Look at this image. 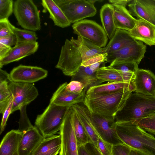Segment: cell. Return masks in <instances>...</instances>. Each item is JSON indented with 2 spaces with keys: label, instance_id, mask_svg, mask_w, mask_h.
<instances>
[{
  "label": "cell",
  "instance_id": "obj_32",
  "mask_svg": "<svg viewBox=\"0 0 155 155\" xmlns=\"http://www.w3.org/2000/svg\"><path fill=\"white\" fill-rule=\"evenodd\" d=\"M12 95L9 90L7 80H0V113L3 114Z\"/></svg>",
  "mask_w": 155,
  "mask_h": 155
},
{
  "label": "cell",
  "instance_id": "obj_25",
  "mask_svg": "<svg viewBox=\"0 0 155 155\" xmlns=\"http://www.w3.org/2000/svg\"><path fill=\"white\" fill-rule=\"evenodd\" d=\"M113 5L114 8V18L116 28L129 31L134 27L137 19L130 14L126 7Z\"/></svg>",
  "mask_w": 155,
  "mask_h": 155
},
{
  "label": "cell",
  "instance_id": "obj_34",
  "mask_svg": "<svg viewBox=\"0 0 155 155\" xmlns=\"http://www.w3.org/2000/svg\"><path fill=\"white\" fill-rule=\"evenodd\" d=\"M70 40L78 46L82 57V62L98 55L94 53L90 48L83 43L81 40L79 36H78L77 39H75L72 37Z\"/></svg>",
  "mask_w": 155,
  "mask_h": 155
},
{
  "label": "cell",
  "instance_id": "obj_1",
  "mask_svg": "<svg viewBox=\"0 0 155 155\" xmlns=\"http://www.w3.org/2000/svg\"><path fill=\"white\" fill-rule=\"evenodd\" d=\"M116 132L121 141L134 150L147 155H155V137L131 122L117 123Z\"/></svg>",
  "mask_w": 155,
  "mask_h": 155
},
{
  "label": "cell",
  "instance_id": "obj_49",
  "mask_svg": "<svg viewBox=\"0 0 155 155\" xmlns=\"http://www.w3.org/2000/svg\"><path fill=\"white\" fill-rule=\"evenodd\" d=\"M102 63V62H98L89 66L93 71L96 72L99 69L100 65Z\"/></svg>",
  "mask_w": 155,
  "mask_h": 155
},
{
  "label": "cell",
  "instance_id": "obj_24",
  "mask_svg": "<svg viewBox=\"0 0 155 155\" xmlns=\"http://www.w3.org/2000/svg\"><path fill=\"white\" fill-rule=\"evenodd\" d=\"M135 40L129 31L116 29L107 45L104 48V53L107 54L117 51L130 44Z\"/></svg>",
  "mask_w": 155,
  "mask_h": 155
},
{
  "label": "cell",
  "instance_id": "obj_27",
  "mask_svg": "<svg viewBox=\"0 0 155 155\" xmlns=\"http://www.w3.org/2000/svg\"><path fill=\"white\" fill-rule=\"evenodd\" d=\"M61 146L60 134L44 138L32 155H57Z\"/></svg>",
  "mask_w": 155,
  "mask_h": 155
},
{
  "label": "cell",
  "instance_id": "obj_51",
  "mask_svg": "<svg viewBox=\"0 0 155 155\" xmlns=\"http://www.w3.org/2000/svg\"><path fill=\"white\" fill-rule=\"evenodd\" d=\"M87 1L90 3L94 5L96 2H102L103 1V0H87Z\"/></svg>",
  "mask_w": 155,
  "mask_h": 155
},
{
  "label": "cell",
  "instance_id": "obj_37",
  "mask_svg": "<svg viewBox=\"0 0 155 155\" xmlns=\"http://www.w3.org/2000/svg\"><path fill=\"white\" fill-rule=\"evenodd\" d=\"M26 107L27 106H25L20 110V117L18 130L22 132L26 130L32 126L27 115L26 110Z\"/></svg>",
  "mask_w": 155,
  "mask_h": 155
},
{
  "label": "cell",
  "instance_id": "obj_11",
  "mask_svg": "<svg viewBox=\"0 0 155 155\" xmlns=\"http://www.w3.org/2000/svg\"><path fill=\"white\" fill-rule=\"evenodd\" d=\"M89 111L92 124L99 137L113 145L123 143L117 135V124L114 118Z\"/></svg>",
  "mask_w": 155,
  "mask_h": 155
},
{
  "label": "cell",
  "instance_id": "obj_47",
  "mask_svg": "<svg viewBox=\"0 0 155 155\" xmlns=\"http://www.w3.org/2000/svg\"><path fill=\"white\" fill-rule=\"evenodd\" d=\"M132 0H109V2L112 5H116L126 7Z\"/></svg>",
  "mask_w": 155,
  "mask_h": 155
},
{
  "label": "cell",
  "instance_id": "obj_12",
  "mask_svg": "<svg viewBox=\"0 0 155 155\" xmlns=\"http://www.w3.org/2000/svg\"><path fill=\"white\" fill-rule=\"evenodd\" d=\"M146 45L142 42L134 41L121 49L108 54L106 62L111 63L114 60L134 62L138 65L144 57Z\"/></svg>",
  "mask_w": 155,
  "mask_h": 155
},
{
  "label": "cell",
  "instance_id": "obj_39",
  "mask_svg": "<svg viewBox=\"0 0 155 155\" xmlns=\"http://www.w3.org/2000/svg\"><path fill=\"white\" fill-rule=\"evenodd\" d=\"M131 150L124 143L114 145L112 147V155H130Z\"/></svg>",
  "mask_w": 155,
  "mask_h": 155
},
{
  "label": "cell",
  "instance_id": "obj_13",
  "mask_svg": "<svg viewBox=\"0 0 155 155\" xmlns=\"http://www.w3.org/2000/svg\"><path fill=\"white\" fill-rule=\"evenodd\" d=\"M48 71L41 67L20 64L14 68L8 78L15 82L31 84L46 78Z\"/></svg>",
  "mask_w": 155,
  "mask_h": 155
},
{
  "label": "cell",
  "instance_id": "obj_17",
  "mask_svg": "<svg viewBox=\"0 0 155 155\" xmlns=\"http://www.w3.org/2000/svg\"><path fill=\"white\" fill-rule=\"evenodd\" d=\"M38 47V42H26L16 45L4 57L0 59V68L5 65L34 54Z\"/></svg>",
  "mask_w": 155,
  "mask_h": 155
},
{
  "label": "cell",
  "instance_id": "obj_10",
  "mask_svg": "<svg viewBox=\"0 0 155 155\" xmlns=\"http://www.w3.org/2000/svg\"><path fill=\"white\" fill-rule=\"evenodd\" d=\"M7 80L13 98L12 114L27 106L38 95L37 89L31 84L14 82L8 78Z\"/></svg>",
  "mask_w": 155,
  "mask_h": 155
},
{
  "label": "cell",
  "instance_id": "obj_3",
  "mask_svg": "<svg viewBox=\"0 0 155 155\" xmlns=\"http://www.w3.org/2000/svg\"><path fill=\"white\" fill-rule=\"evenodd\" d=\"M132 93L130 90H124L100 96L85 95L83 103L91 112L114 119Z\"/></svg>",
  "mask_w": 155,
  "mask_h": 155
},
{
  "label": "cell",
  "instance_id": "obj_18",
  "mask_svg": "<svg viewBox=\"0 0 155 155\" xmlns=\"http://www.w3.org/2000/svg\"><path fill=\"white\" fill-rule=\"evenodd\" d=\"M44 138L35 126L22 132L19 145V155H32Z\"/></svg>",
  "mask_w": 155,
  "mask_h": 155
},
{
  "label": "cell",
  "instance_id": "obj_35",
  "mask_svg": "<svg viewBox=\"0 0 155 155\" xmlns=\"http://www.w3.org/2000/svg\"><path fill=\"white\" fill-rule=\"evenodd\" d=\"M12 0H0V20L8 19L13 12Z\"/></svg>",
  "mask_w": 155,
  "mask_h": 155
},
{
  "label": "cell",
  "instance_id": "obj_16",
  "mask_svg": "<svg viewBox=\"0 0 155 155\" xmlns=\"http://www.w3.org/2000/svg\"><path fill=\"white\" fill-rule=\"evenodd\" d=\"M133 81L134 92L149 96H155V75L150 70L138 68Z\"/></svg>",
  "mask_w": 155,
  "mask_h": 155
},
{
  "label": "cell",
  "instance_id": "obj_14",
  "mask_svg": "<svg viewBox=\"0 0 155 155\" xmlns=\"http://www.w3.org/2000/svg\"><path fill=\"white\" fill-rule=\"evenodd\" d=\"M128 6L132 16L145 20L155 27V0H132Z\"/></svg>",
  "mask_w": 155,
  "mask_h": 155
},
{
  "label": "cell",
  "instance_id": "obj_33",
  "mask_svg": "<svg viewBox=\"0 0 155 155\" xmlns=\"http://www.w3.org/2000/svg\"><path fill=\"white\" fill-rule=\"evenodd\" d=\"M138 65L135 62L126 61H121L114 60L110 66L116 70L124 72L133 73L135 74L138 69Z\"/></svg>",
  "mask_w": 155,
  "mask_h": 155
},
{
  "label": "cell",
  "instance_id": "obj_23",
  "mask_svg": "<svg viewBox=\"0 0 155 155\" xmlns=\"http://www.w3.org/2000/svg\"><path fill=\"white\" fill-rule=\"evenodd\" d=\"M80 121L88 135L92 143L97 147L99 137L92 124L89 110L83 102L72 106Z\"/></svg>",
  "mask_w": 155,
  "mask_h": 155
},
{
  "label": "cell",
  "instance_id": "obj_44",
  "mask_svg": "<svg viewBox=\"0 0 155 155\" xmlns=\"http://www.w3.org/2000/svg\"><path fill=\"white\" fill-rule=\"evenodd\" d=\"M17 41V38L14 34L6 37H0V43L9 47L15 46Z\"/></svg>",
  "mask_w": 155,
  "mask_h": 155
},
{
  "label": "cell",
  "instance_id": "obj_38",
  "mask_svg": "<svg viewBox=\"0 0 155 155\" xmlns=\"http://www.w3.org/2000/svg\"><path fill=\"white\" fill-rule=\"evenodd\" d=\"M113 145L105 141L100 137H98L97 148L102 155H112Z\"/></svg>",
  "mask_w": 155,
  "mask_h": 155
},
{
  "label": "cell",
  "instance_id": "obj_48",
  "mask_svg": "<svg viewBox=\"0 0 155 155\" xmlns=\"http://www.w3.org/2000/svg\"><path fill=\"white\" fill-rule=\"evenodd\" d=\"M78 155H91L84 145L78 147Z\"/></svg>",
  "mask_w": 155,
  "mask_h": 155
},
{
  "label": "cell",
  "instance_id": "obj_50",
  "mask_svg": "<svg viewBox=\"0 0 155 155\" xmlns=\"http://www.w3.org/2000/svg\"><path fill=\"white\" fill-rule=\"evenodd\" d=\"M130 155H147L143 153L138 151L131 150L130 154Z\"/></svg>",
  "mask_w": 155,
  "mask_h": 155
},
{
  "label": "cell",
  "instance_id": "obj_6",
  "mask_svg": "<svg viewBox=\"0 0 155 155\" xmlns=\"http://www.w3.org/2000/svg\"><path fill=\"white\" fill-rule=\"evenodd\" d=\"M82 63V59L77 45L66 39L61 48L56 68L61 70L65 75L72 77L78 72Z\"/></svg>",
  "mask_w": 155,
  "mask_h": 155
},
{
  "label": "cell",
  "instance_id": "obj_30",
  "mask_svg": "<svg viewBox=\"0 0 155 155\" xmlns=\"http://www.w3.org/2000/svg\"><path fill=\"white\" fill-rule=\"evenodd\" d=\"M74 123L78 147L84 146L89 142H91L86 131L78 118L75 111Z\"/></svg>",
  "mask_w": 155,
  "mask_h": 155
},
{
  "label": "cell",
  "instance_id": "obj_22",
  "mask_svg": "<svg viewBox=\"0 0 155 155\" xmlns=\"http://www.w3.org/2000/svg\"><path fill=\"white\" fill-rule=\"evenodd\" d=\"M22 132L12 130L4 136L0 143V155H19V145Z\"/></svg>",
  "mask_w": 155,
  "mask_h": 155
},
{
  "label": "cell",
  "instance_id": "obj_43",
  "mask_svg": "<svg viewBox=\"0 0 155 155\" xmlns=\"http://www.w3.org/2000/svg\"><path fill=\"white\" fill-rule=\"evenodd\" d=\"M107 55V54L104 53L94 56L82 62L81 66L87 67L98 62H106Z\"/></svg>",
  "mask_w": 155,
  "mask_h": 155
},
{
  "label": "cell",
  "instance_id": "obj_8",
  "mask_svg": "<svg viewBox=\"0 0 155 155\" xmlns=\"http://www.w3.org/2000/svg\"><path fill=\"white\" fill-rule=\"evenodd\" d=\"M74 33L102 48L107 43L108 37L103 27L95 21L83 19L73 24Z\"/></svg>",
  "mask_w": 155,
  "mask_h": 155
},
{
  "label": "cell",
  "instance_id": "obj_29",
  "mask_svg": "<svg viewBox=\"0 0 155 155\" xmlns=\"http://www.w3.org/2000/svg\"><path fill=\"white\" fill-rule=\"evenodd\" d=\"M96 72L93 71L89 66H81L75 75L72 77L71 81H79L84 85L85 88L99 85L102 83L97 78Z\"/></svg>",
  "mask_w": 155,
  "mask_h": 155
},
{
  "label": "cell",
  "instance_id": "obj_42",
  "mask_svg": "<svg viewBox=\"0 0 155 155\" xmlns=\"http://www.w3.org/2000/svg\"><path fill=\"white\" fill-rule=\"evenodd\" d=\"M13 98L12 97L3 114V116L0 125V134L4 130L8 119L11 114L13 106Z\"/></svg>",
  "mask_w": 155,
  "mask_h": 155
},
{
  "label": "cell",
  "instance_id": "obj_9",
  "mask_svg": "<svg viewBox=\"0 0 155 155\" xmlns=\"http://www.w3.org/2000/svg\"><path fill=\"white\" fill-rule=\"evenodd\" d=\"M74 113L73 106L70 107L59 131L61 146L59 155H78L74 128Z\"/></svg>",
  "mask_w": 155,
  "mask_h": 155
},
{
  "label": "cell",
  "instance_id": "obj_20",
  "mask_svg": "<svg viewBox=\"0 0 155 155\" xmlns=\"http://www.w3.org/2000/svg\"><path fill=\"white\" fill-rule=\"evenodd\" d=\"M124 90L135 91V87L133 81L130 82H108L90 87L87 91L86 95L97 96L114 93Z\"/></svg>",
  "mask_w": 155,
  "mask_h": 155
},
{
  "label": "cell",
  "instance_id": "obj_45",
  "mask_svg": "<svg viewBox=\"0 0 155 155\" xmlns=\"http://www.w3.org/2000/svg\"><path fill=\"white\" fill-rule=\"evenodd\" d=\"M84 146L91 155H102L98 149L91 142H89Z\"/></svg>",
  "mask_w": 155,
  "mask_h": 155
},
{
  "label": "cell",
  "instance_id": "obj_5",
  "mask_svg": "<svg viewBox=\"0 0 155 155\" xmlns=\"http://www.w3.org/2000/svg\"><path fill=\"white\" fill-rule=\"evenodd\" d=\"M13 13L19 25L34 31L41 28L39 12L32 0H17L14 2Z\"/></svg>",
  "mask_w": 155,
  "mask_h": 155
},
{
  "label": "cell",
  "instance_id": "obj_41",
  "mask_svg": "<svg viewBox=\"0 0 155 155\" xmlns=\"http://www.w3.org/2000/svg\"><path fill=\"white\" fill-rule=\"evenodd\" d=\"M84 84L77 81H71L67 84L66 87V89L67 91L75 94H80L84 88Z\"/></svg>",
  "mask_w": 155,
  "mask_h": 155
},
{
  "label": "cell",
  "instance_id": "obj_36",
  "mask_svg": "<svg viewBox=\"0 0 155 155\" xmlns=\"http://www.w3.org/2000/svg\"><path fill=\"white\" fill-rule=\"evenodd\" d=\"M137 124L146 131L155 135V114L141 119Z\"/></svg>",
  "mask_w": 155,
  "mask_h": 155
},
{
  "label": "cell",
  "instance_id": "obj_46",
  "mask_svg": "<svg viewBox=\"0 0 155 155\" xmlns=\"http://www.w3.org/2000/svg\"><path fill=\"white\" fill-rule=\"evenodd\" d=\"M12 47L0 43V59L4 57L10 51Z\"/></svg>",
  "mask_w": 155,
  "mask_h": 155
},
{
  "label": "cell",
  "instance_id": "obj_26",
  "mask_svg": "<svg viewBox=\"0 0 155 155\" xmlns=\"http://www.w3.org/2000/svg\"><path fill=\"white\" fill-rule=\"evenodd\" d=\"M41 3L43 8V12H49V18L53 21L54 25L64 28L71 25L63 11L53 0H42Z\"/></svg>",
  "mask_w": 155,
  "mask_h": 155
},
{
  "label": "cell",
  "instance_id": "obj_19",
  "mask_svg": "<svg viewBox=\"0 0 155 155\" xmlns=\"http://www.w3.org/2000/svg\"><path fill=\"white\" fill-rule=\"evenodd\" d=\"M129 32L136 40L150 46L155 45V27L145 20L137 19L134 27Z\"/></svg>",
  "mask_w": 155,
  "mask_h": 155
},
{
  "label": "cell",
  "instance_id": "obj_28",
  "mask_svg": "<svg viewBox=\"0 0 155 155\" xmlns=\"http://www.w3.org/2000/svg\"><path fill=\"white\" fill-rule=\"evenodd\" d=\"M114 12L113 5L108 3L104 4L100 10L102 27L109 39L112 38L117 29L114 23Z\"/></svg>",
  "mask_w": 155,
  "mask_h": 155
},
{
  "label": "cell",
  "instance_id": "obj_15",
  "mask_svg": "<svg viewBox=\"0 0 155 155\" xmlns=\"http://www.w3.org/2000/svg\"><path fill=\"white\" fill-rule=\"evenodd\" d=\"M67 82L60 85L53 94L50 103L63 107H71L75 104L83 102L87 89L84 88L80 94L70 92L66 89Z\"/></svg>",
  "mask_w": 155,
  "mask_h": 155
},
{
  "label": "cell",
  "instance_id": "obj_40",
  "mask_svg": "<svg viewBox=\"0 0 155 155\" xmlns=\"http://www.w3.org/2000/svg\"><path fill=\"white\" fill-rule=\"evenodd\" d=\"M11 24L8 19L0 20V37L14 34L11 28Z\"/></svg>",
  "mask_w": 155,
  "mask_h": 155
},
{
  "label": "cell",
  "instance_id": "obj_31",
  "mask_svg": "<svg viewBox=\"0 0 155 155\" xmlns=\"http://www.w3.org/2000/svg\"><path fill=\"white\" fill-rule=\"evenodd\" d=\"M11 28L17 38L16 45L26 42H36L38 39L35 32L15 27L11 24Z\"/></svg>",
  "mask_w": 155,
  "mask_h": 155
},
{
  "label": "cell",
  "instance_id": "obj_7",
  "mask_svg": "<svg viewBox=\"0 0 155 155\" xmlns=\"http://www.w3.org/2000/svg\"><path fill=\"white\" fill-rule=\"evenodd\" d=\"M63 11L69 21L75 23L94 16L96 8L85 0H53Z\"/></svg>",
  "mask_w": 155,
  "mask_h": 155
},
{
  "label": "cell",
  "instance_id": "obj_21",
  "mask_svg": "<svg viewBox=\"0 0 155 155\" xmlns=\"http://www.w3.org/2000/svg\"><path fill=\"white\" fill-rule=\"evenodd\" d=\"M96 74L97 79L102 83L105 81L130 82L134 81L135 77L134 73L123 72L110 65L100 68Z\"/></svg>",
  "mask_w": 155,
  "mask_h": 155
},
{
  "label": "cell",
  "instance_id": "obj_4",
  "mask_svg": "<svg viewBox=\"0 0 155 155\" xmlns=\"http://www.w3.org/2000/svg\"><path fill=\"white\" fill-rule=\"evenodd\" d=\"M70 107L61 106L50 103L43 113L37 116L35 126L44 138L55 135L60 131Z\"/></svg>",
  "mask_w": 155,
  "mask_h": 155
},
{
  "label": "cell",
  "instance_id": "obj_2",
  "mask_svg": "<svg viewBox=\"0 0 155 155\" xmlns=\"http://www.w3.org/2000/svg\"><path fill=\"white\" fill-rule=\"evenodd\" d=\"M154 114L155 96L132 93L114 119L117 123L131 122L137 124L141 119Z\"/></svg>",
  "mask_w": 155,
  "mask_h": 155
}]
</instances>
